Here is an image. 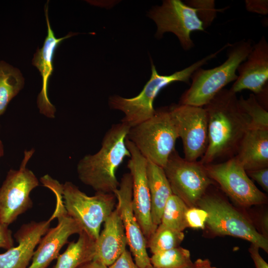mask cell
<instances>
[{"label": "cell", "instance_id": "28", "mask_svg": "<svg viewBox=\"0 0 268 268\" xmlns=\"http://www.w3.org/2000/svg\"><path fill=\"white\" fill-rule=\"evenodd\" d=\"M184 2L196 10L197 15L204 30L211 25L216 17L217 12L223 10L215 7L214 0H188Z\"/></svg>", "mask_w": 268, "mask_h": 268}, {"label": "cell", "instance_id": "29", "mask_svg": "<svg viewBox=\"0 0 268 268\" xmlns=\"http://www.w3.org/2000/svg\"><path fill=\"white\" fill-rule=\"evenodd\" d=\"M185 217L188 227L195 229H203L206 226L208 213L201 207L192 206L188 208Z\"/></svg>", "mask_w": 268, "mask_h": 268}, {"label": "cell", "instance_id": "14", "mask_svg": "<svg viewBox=\"0 0 268 268\" xmlns=\"http://www.w3.org/2000/svg\"><path fill=\"white\" fill-rule=\"evenodd\" d=\"M113 193L117 199L116 208L122 220L134 260L140 268H147L152 265L147 252L146 240L133 207L132 178L130 173L123 174L119 187Z\"/></svg>", "mask_w": 268, "mask_h": 268}, {"label": "cell", "instance_id": "16", "mask_svg": "<svg viewBox=\"0 0 268 268\" xmlns=\"http://www.w3.org/2000/svg\"><path fill=\"white\" fill-rule=\"evenodd\" d=\"M238 77L230 90L237 93L248 89L256 96L266 89L268 80V43L263 36L252 46L246 60L240 64Z\"/></svg>", "mask_w": 268, "mask_h": 268}, {"label": "cell", "instance_id": "32", "mask_svg": "<svg viewBox=\"0 0 268 268\" xmlns=\"http://www.w3.org/2000/svg\"><path fill=\"white\" fill-rule=\"evenodd\" d=\"M245 4L246 10L249 12L261 15L268 14V0H246Z\"/></svg>", "mask_w": 268, "mask_h": 268}, {"label": "cell", "instance_id": "24", "mask_svg": "<svg viewBox=\"0 0 268 268\" xmlns=\"http://www.w3.org/2000/svg\"><path fill=\"white\" fill-rule=\"evenodd\" d=\"M183 232L170 228L160 223L148 239L147 248L152 254L179 247L184 239Z\"/></svg>", "mask_w": 268, "mask_h": 268}, {"label": "cell", "instance_id": "2", "mask_svg": "<svg viewBox=\"0 0 268 268\" xmlns=\"http://www.w3.org/2000/svg\"><path fill=\"white\" fill-rule=\"evenodd\" d=\"M130 128L121 122L113 125L105 133L100 149L78 161L79 179L95 192L113 193L119 187L117 170L126 157L131 156L126 144Z\"/></svg>", "mask_w": 268, "mask_h": 268}, {"label": "cell", "instance_id": "38", "mask_svg": "<svg viewBox=\"0 0 268 268\" xmlns=\"http://www.w3.org/2000/svg\"><path fill=\"white\" fill-rule=\"evenodd\" d=\"M4 154V146L1 140H0V159Z\"/></svg>", "mask_w": 268, "mask_h": 268}, {"label": "cell", "instance_id": "10", "mask_svg": "<svg viewBox=\"0 0 268 268\" xmlns=\"http://www.w3.org/2000/svg\"><path fill=\"white\" fill-rule=\"evenodd\" d=\"M163 169L173 194L180 198L189 207L196 206L214 184L200 161L187 160L176 150L170 155Z\"/></svg>", "mask_w": 268, "mask_h": 268}, {"label": "cell", "instance_id": "37", "mask_svg": "<svg viewBox=\"0 0 268 268\" xmlns=\"http://www.w3.org/2000/svg\"><path fill=\"white\" fill-rule=\"evenodd\" d=\"M78 268H108V267L102 263L99 260L94 259L82 265Z\"/></svg>", "mask_w": 268, "mask_h": 268}, {"label": "cell", "instance_id": "1", "mask_svg": "<svg viewBox=\"0 0 268 268\" xmlns=\"http://www.w3.org/2000/svg\"><path fill=\"white\" fill-rule=\"evenodd\" d=\"M238 99L236 93L223 88L203 107L207 115L208 135L207 149L199 160L203 165L235 156L251 125Z\"/></svg>", "mask_w": 268, "mask_h": 268}, {"label": "cell", "instance_id": "5", "mask_svg": "<svg viewBox=\"0 0 268 268\" xmlns=\"http://www.w3.org/2000/svg\"><path fill=\"white\" fill-rule=\"evenodd\" d=\"M178 138L168 107L156 110L150 118L130 128L127 137L147 160L162 168L175 150Z\"/></svg>", "mask_w": 268, "mask_h": 268}, {"label": "cell", "instance_id": "17", "mask_svg": "<svg viewBox=\"0 0 268 268\" xmlns=\"http://www.w3.org/2000/svg\"><path fill=\"white\" fill-rule=\"evenodd\" d=\"M55 218L52 214L46 220L31 221L21 225L14 235L17 246L0 254V268H27L36 246Z\"/></svg>", "mask_w": 268, "mask_h": 268}, {"label": "cell", "instance_id": "3", "mask_svg": "<svg viewBox=\"0 0 268 268\" xmlns=\"http://www.w3.org/2000/svg\"><path fill=\"white\" fill-rule=\"evenodd\" d=\"M218 54L219 52L216 51L170 75L159 74L151 62V76L141 92L132 98H125L118 95L111 96L109 98V105L111 109L124 113L121 122L130 128L134 127L153 116L156 111L153 107L154 100L163 88L178 81L190 84L191 77L194 71Z\"/></svg>", "mask_w": 268, "mask_h": 268}, {"label": "cell", "instance_id": "12", "mask_svg": "<svg viewBox=\"0 0 268 268\" xmlns=\"http://www.w3.org/2000/svg\"><path fill=\"white\" fill-rule=\"evenodd\" d=\"M204 166L209 177L238 204L247 207L267 202L266 195L256 186L235 156Z\"/></svg>", "mask_w": 268, "mask_h": 268}, {"label": "cell", "instance_id": "21", "mask_svg": "<svg viewBox=\"0 0 268 268\" xmlns=\"http://www.w3.org/2000/svg\"><path fill=\"white\" fill-rule=\"evenodd\" d=\"M146 174L151 200L152 220L157 226L161 223L165 205L173 193L163 168L147 160Z\"/></svg>", "mask_w": 268, "mask_h": 268}, {"label": "cell", "instance_id": "31", "mask_svg": "<svg viewBox=\"0 0 268 268\" xmlns=\"http://www.w3.org/2000/svg\"><path fill=\"white\" fill-rule=\"evenodd\" d=\"M108 268H140L135 263L131 253L126 249Z\"/></svg>", "mask_w": 268, "mask_h": 268}, {"label": "cell", "instance_id": "26", "mask_svg": "<svg viewBox=\"0 0 268 268\" xmlns=\"http://www.w3.org/2000/svg\"><path fill=\"white\" fill-rule=\"evenodd\" d=\"M150 260L156 268H191L193 263L190 251L180 246L152 254Z\"/></svg>", "mask_w": 268, "mask_h": 268}, {"label": "cell", "instance_id": "36", "mask_svg": "<svg viewBox=\"0 0 268 268\" xmlns=\"http://www.w3.org/2000/svg\"><path fill=\"white\" fill-rule=\"evenodd\" d=\"M260 227L262 231V235L268 239V214L265 213L260 219Z\"/></svg>", "mask_w": 268, "mask_h": 268}, {"label": "cell", "instance_id": "19", "mask_svg": "<svg viewBox=\"0 0 268 268\" xmlns=\"http://www.w3.org/2000/svg\"><path fill=\"white\" fill-rule=\"evenodd\" d=\"M127 245L124 227L116 208L104 222L103 229L96 240L94 259L109 267L127 249Z\"/></svg>", "mask_w": 268, "mask_h": 268}, {"label": "cell", "instance_id": "30", "mask_svg": "<svg viewBox=\"0 0 268 268\" xmlns=\"http://www.w3.org/2000/svg\"><path fill=\"white\" fill-rule=\"evenodd\" d=\"M246 171L249 177L256 181L266 192H268V167Z\"/></svg>", "mask_w": 268, "mask_h": 268}, {"label": "cell", "instance_id": "9", "mask_svg": "<svg viewBox=\"0 0 268 268\" xmlns=\"http://www.w3.org/2000/svg\"><path fill=\"white\" fill-rule=\"evenodd\" d=\"M34 149L25 150L18 169H10L0 187V222L8 226L33 205L30 195L39 182L27 167Z\"/></svg>", "mask_w": 268, "mask_h": 268}, {"label": "cell", "instance_id": "34", "mask_svg": "<svg viewBox=\"0 0 268 268\" xmlns=\"http://www.w3.org/2000/svg\"><path fill=\"white\" fill-rule=\"evenodd\" d=\"M249 252L256 268H268V263L260 254L259 248L258 247L251 244L249 249Z\"/></svg>", "mask_w": 268, "mask_h": 268}, {"label": "cell", "instance_id": "11", "mask_svg": "<svg viewBox=\"0 0 268 268\" xmlns=\"http://www.w3.org/2000/svg\"><path fill=\"white\" fill-rule=\"evenodd\" d=\"M147 14L156 25V38L161 39L165 33L171 32L185 51L195 46L191 37L192 32L204 31L196 10L180 0H164L161 5L153 6Z\"/></svg>", "mask_w": 268, "mask_h": 268}, {"label": "cell", "instance_id": "27", "mask_svg": "<svg viewBox=\"0 0 268 268\" xmlns=\"http://www.w3.org/2000/svg\"><path fill=\"white\" fill-rule=\"evenodd\" d=\"M240 108L250 118L251 126L268 129V112L257 100L253 93L247 99L241 96L238 99Z\"/></svg>", "mask_w": 268, "mask_h": 268}, {"label": "cell", "instance_id": "7", "mask_svg": "<svg viewBox=\"0 0 268 268\" xmlns=\"http://www.w3.org/2000/svg\"><path fill=\"white\" fill-rule=\"evenodd\" d=\"M197 206L207 212L206 226L214 234L241 238L268 253V239L259 233L241 213L218 195L206 192Z\"/></svg>", "mask_w": 268, "mask_h": 268}, {"label": "cell", "instance_id": "8", "mask_svg": "<svg viewBox=\"0 0 268 268\" xmlns=\"http://www.w3.org/2000/svg\"><path fill=\"white\" fill-rule=\"evenodd\" d=\"M41 181L55 194L56 202L53 214L57 218L58 223L55 227L49 228L42 237L27 268H47L57 259L69 237L82 231L79 224L66 211L61 192L62 184L48 175L41 178Z\"/></svg>", "mask_w": 268, "mask_h": 268}, {"label": "cell", "instance_id": "22", "mask_svg": "<svg viewBox=\"0 0 268 268\" xmlns=\"http://www.w3.org/2000/svg\"><path fill=\"white\" fill-rule=\"evenodd\" d=\"M77 240L68 243L66 250L57 258L52 268H78L95 258L96 240L82 231Z\"/></svg>", "mask_w": 268, "mask_h": 268}, {"label": "cell", "instance_id": "15", "mask_svg": "<svg viewBox=\"0 0 268 268\" xmlns=\"http://www.w3.org/2000/svg\"><path fill=\"white\" fill-rule=\"evenodd\" d=\"M126 144L130 152L127 167L132 178V203L136 220L147 240L157 228L151 218V200L147 183V160L127 138Z\"/></svg>", "mask_w": 268, "mask_h": 268}, {"label": "cell", "instance_id": "33", "mask_svg": "<svg viewBox=\"0 0 268 268\" xmlns=\"http://www.w3.org/2000/svg\"><path fill=\"white\" fill-rule=\"evenodd\" d=\"M14 246L12 231L8 226L0 222V249L6 250Z\"/></svg>", "mask_w": 268, "mask_h": 268}, {"label": "cell", "instance_id": "4", "mask_svg": "<svg viewBox=\"0 0 268 268\" xmlns=\"http://www.w3.org/2000/svg\"><path fill=\"white\" fill-rule=\"evenodd\" d=\"M252 42L243 39L230 44L227 48V58L221 65L205 69L200 67L191 77L190 88L182 94L179 104L203 107L224 87L235 81L238 66L249 54Z\"/></svg>", "mask_w": 268, "mask_h": 268}, {"label": "cell", "instance_id": "23", "mask_svg": "<svg viewBox=\"0 0 268 268\" xmlns=\"http://www.w3.org/2000/svg\"><path fill=\"white\" fill-rule=\"evenodd\" d=\"M24 79L20 70L0 61V116L5 112L11 100L24 86Z\"/></svg>", "mask_w": 268, "mask_h": 268}, {"label": "cell", "instance_id": "39", "mask_svg": "<svg viewBox=\"0 0 268 268\" xmlns=\"http://www.w3.org/2000/svg\"><path fill=\"white\" fill-rule=\"evenodd\" d=\"M147 268H155V267H153L152 266H150L147 267Z\"/></svg>", "mask_w": 268, "mask_h": 268}, {"label": "cell", "instance_id": "20", "mask_svg": "<svg viewBox=\"0 0 268 268\" xmlns=\"http://www.w3.org/2000/svg\"><path fill=\"white\" fill-rule=\"evenodd\" d=\"M246 171L268 167V129L251 126L235 156Z\"/></svg>", "mask_w": 268, "mask_h": 268}, {"label": "cell", "instance_id": "35", "mask_svg": "<svg viewBox=\"0 0 268 268\" xmlns=\"http://www.w3.org/2000/svg\"><path fill=\"white\" fill-rule=\"evenodd\" d=\"M191 268H218L211 266L208 259H198L193 263Z\"/></svg>", "mask_w": 268, "mask_h": 268}, {"label": "cell", "instance_id": "18", "mask_svg": "<svg viewBox=\"0 0 268 268\" xmlns=\"http://www.w3.org/2000/svg\"><path fill=\"white\" fill-rule=\"evenodd\" d=\"M48 3L49 1H47L45 6L48 27L47 36L42 48L37 49L34 54L32 64L38 68L42 76V88L37 97V106L40 113L47 118H54L56 110L49 98L48 85L54 70L53 60L55 52L62 41L76 35L77 33L70 32L66 36L60 38L55 37L49 19Z\"/></svg>", "mask_w": 268, "mask_h": 268}, {"label": "cell", "instance_id": "6", "mask_svg": "<svg viewBox=\"0 0 268 268\" xmlns=\"http://www.w3.org/2000/svg\"><path fill=\"white\" fill-rule=\"evenodd\" d=\"M61 192L67 213L96 240L102 224L116 208L115 194L95 192L94 196H88L69 181L61 185Z\"/></svg>", "mask_w": 268, "mask_h": 268}, {"label": "cell", "instance_id": "13", "mask_svg": "<svg viewBox=\"0 0 268 268\" xmlns=\"http://www.w3.org/2000/svg\"><path fill=\"white\" fill-rule=\"evenodd\" d=\"M168 108L182 141L184 158L198 161L204 154L208 142V118L205 109L179 104Z\"/></svg>", "mask_w": 268, "mask_h": 268}, {"label": "cell", "instance_id": "25", "mask_svg": "<svg viewBox=\"0 0 268 268\" xmlns=\"http://www.w3.org/2000/svg\"><path fill=\"white\" fill-rule=\"evenodd\" d=\"M188 207L180 198L173 194L165 205L161 223L173 230L183 232L188 227L185 214Z\"/></svg>", "mask_w": 268, "mask_h": 268}]
</instances>
